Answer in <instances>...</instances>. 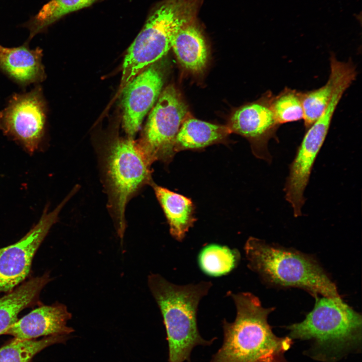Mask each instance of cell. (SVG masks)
<instances>
[{
  "label": "cell",
  "instance_id": "cell-1",
  "mask_svg": "<svg viewBox=\"0 0 362 362\" xmlns=\"http://www.w3.org/2000/svg\"><path fill=\"white\" fill-rule=\"evenodd\" d=\"M235 304L234 321H222L223 343L210 362H288L285 353L292 339L280 337L267 322L274 308H264L258 298L250 292L228 291Z\"/></svg>",
  "mask_w": 362,
  "mask_h": 362
},
{
  "label": "cell",
  "instance_id": "cell-2",
  "mask_svg": "<svg viewBox=\"0 0 362 362\" xmlns=\"http://www.w3.org/2000/svg\"><path fill=\"white\" fill-rule=\"evenodd\" d=\"M149 290L159 309L164 325L168 346V362L189 361L193 349L199 345H209L198 327L197 314L201 299L206 296L212 283L178 285L158 274L147 278Z\"/></svg>",
  "mask_w": 362,
  "mask_h": 362
},
{
  "label": "cell",
  "instance_id": "cell-3",
  "mask_svg": "<svg viewBox=\"0 0 362 362\" xmlns=\"http://www.w3.org/2000/svg\"><path fill=\"white\" fill-rule=\"evenodd\" d=\"M244 250L249 268L268 285L300 288L314 297H340L335 284L309 255L254 237L246 240Z\"/></svg>",
  "mask_w": 362,
  "mask_h": 362
},
{
  "label": "cell",
  "instance_id": "cell-4",
  "mask_svg": "<svg viewBox=\"0 0 362 362\" xmlns=\"http://www.w3.org/2000/svg\"><path fill=\"white\" fill-rule=\"evenodd\" d=\"M314 297V308L305 319L287 327L288 336L313 342L312 355L317 359H338L361 343V316L340 297Z\"/></svg>",
  "mask_w": 362,
  "mask_h": 362
},
{
  "label": "cell",
  "instance_id": "cell-5",
  "mask_svg": "<svg viewBox=\"0 0 362 362\" xmlns=\"http://www.w3.org/2000/svg\"><path fill=\"white\" fill-rule=\"evenodd\" d=\"M108 207L121 241L126 228V206L146 185H151L152 163L132 138L117 137L98 149Z\"/></svg>",
  "mask_w": 362,
  "mask_h": 362
},
{
  "label": "cell",
  "instance_id": "cell-6",
  "mask_svg": "<svg viewBox=\"0 0 362 362\" xmlns=\"http://www.w3.org/2000/svg\"><path fill=\"white\" fill-rule=\"evenodd\" d=\"M203 0H162L150 11L146 21L128 48L122 65L121 87L165 55L185 25L198 20Z\"/></svg>",
  "mask_w": 362,
  "mask_h": 362
},
{
  "label": "cell",
  "instance_id": "cell-7",
  "mask_svg": "<svg viewBox=\"0 0 362 362\" xmlns=\"http://www.w3.org/2000/svg\"><path fill=\"white\" fill-rule=\"evenodd\" d=\"M150 112L142 136L137 144L152 164H168L175 153L174 143L180 126L188 115V107L172 84L161 92Z\"/></svg>",
  "mask_w": 362,
  "mask_h": 362
},
{
  "label": "cell",
  "instance_id": "cell-8",
  "mask_svg": "<svg viewBox=\"0 0 362 362\" xmlns=\"http://www.w3.org/2000/svg\"><path fill=\"white\" fill-rule=\"evenodd\" d=\"M47 114L42 88L37 85L29 92L11 97L0 112V129L32 154L44 140Z\"/></svg>",
  "mask_w": 362,
  "mask_h": 362
},
{
  "label": "cell",
  "instance_id": "cell-9",
  "mask_svg": "<svg viewBox=\"0 0 362 362\" xmlns=\"http://www.w3.org/2000/svg\"><path fill=\"white\" fill-rule=\"evenodd\" d=\"M74 195L70 193L53 211L47 206L38 222L17 242L0 248V293L11 292L28 276L32 261L62 208Z\"/></svg>",
  "mask_w": 362,
  "mask_h": 362
},
{
  "label": "cell",
  "instance_id": "cell-10",
  "mask_svg": "<svg viewBox=\"0 0 362 362\" xmlns=\"http://www.w3.org/2000/svg\"><path fill=\"white\" fill-rule=\"evenodd\" d=\"M332 117V113L326 110L306 130L289 166L284 191L285 199L291 206L295 217L302 215L306 201L304 192L316 157L328 134Z\"/></svg>",
  "mask_w": 362,
  "mask_h": 362
},
{
  "label": "cell",
  "instance_id": "cell-11",
  "mask_svg": "<svg viewBox=\"0 0 362 362\" xmlns=\"http://www.w3.org/2000/svg\"><path fill=\"white\" fill-rule=\"evenodd\" d=\"M272 95L268 91L257 101L238 108L231 116L227 125L231 133L248 140L256 157L268 163L272 162V156L268 142L271 139L278 140L276 133L280 126L271 109Z\"/></svg>",
  "mask_w": 362,
  "mask_h": 362
},
{
  "label": "cell",
  "instance_id": "cell-12",
  "mask_svg": "<svg viewBox=\"0 0 362 362\" xmlns=\"http://www.w3.org/2000/svg\"><path fill=\"white\" fill-rule=\"evenodd\" d=\"M163 81L160 70L150 65L123 88V127L129 137L132 138L140 129L160 94Z\"/></svg>",
  "mask_w": 362,
  "mask_h": 362
},
{
  "label": "cell",
  "instance_id": "cell-13",
  "mask_svg": "<svg viewBox=\"0 0 362 362\" xmlns=\"http://www.w3.org/2000/svg\"><path fill=\"white\" fill-rule=\"evenodd\" d=\"M72 317L67 307L57 303L40 305L15 322L4 334L18 339H33L40 336L70 335L74 332L67 325Z\"/></svg>",
  "mask_w": 362,
  "mask_h": 362
},
{
  "label": "cell",
  "instance_id": "cell-14",
  "mask_svg": "<svg viewBox=\"0 0 362 362\" xmlns=\"http://www.w3.org/2000/svg\"><path fill=\"white\" fill-rule=\"evenodd\" d=\"M42 49H31L26 41L14 47H4L0 53V70L18 84L26 86L44 81Z\"/></svg>",
  "mask_w": 362,
  "mask_h": 362
},
{
  "label": "cell",
  "instance_id": "cell-15",
  "mask_svg": "<svg viewBox=\"0 0 362 362\" xmlns=\"http://www.w3.org/2000/svg\"><path fill=\"white\" fill-rule=\"evenodd\" d=\"M51 280L50 274L45 273L30 279L0 298V335L4 334L18 320L22 311L40 304L41 293Z\"/></svg>",
  "mask_w": 362,
  "mask_h": 362
},
{
  "label": "cell",
  "instance_id": "cell-16",
  "mask_svg": "<svg viewBox=\"0 0 362 362\" xmlns=\"http://www.w3.org/2000/svg\"><path fill=\"white\" fill-rule=\"evenodd\" d=\"M171 48L185 69L196 74L204 71L208 61L209 50L197 20L178 31L173 38Z\"/></svg>",
  "mask_w": 362,
  "mask_h": 362
},
{
  "label": "cell",
  "instance_id": "cell-17",
  "mask_svg": "<svg viewBox=\"0 0 362 362\" xmlns=\"http://www.w3.org/2000/svg\"><path fill=\"white\" fill-rule=\"evenodd\" d=\"M151 186L167 221L170 235L182 242L197 220L193 202L191 199L154 183Z\"/></svg>",
  "mask_w": 362,
  "mask_h": 362
},
{
  "label": "cell",
  "instance_id": "cell-18",
  "mask_svg": "<svg viewBox=\"0 0 362 362\" xmlns=\"http://www.w3.org/2000/svg\"><path fill=\"white\" fill-rule=\"evenodd\" d=\"M230 133L227 126L187 116L175 137L174 151L176 153L186 150H201L211 145L225 143Z\"/></svg>",
  "mask_w": 362,
  "mask_h": 362
},
{
  "label": "cell",
  "instance_id": "cell-19",
  "mask_svg": "<svg viewBox=\"0 0 362 362\" xmlns=\"http://www.w3.org/2000/svg\"><path fill=\"white\" fill-rule=\"evenodd\" d=\"M99 0H49L38 12L23 24L30 32V41L35 35L44 32L48 27L60 19Z\"/></svg>",
  "mask_w": 362,
  "mask_h": 362
},
{
  "label": "cell",
  "instance_id": "cell-20",
  "mask_svg": "<svg viewBox=\"0 0 362 362\" xmlns=\"http://www.w3.org/2000/svg\"><path fill=\"white\" fill-rule=\"evenodd\" d=\"M241 259L239 251L227 246L211 243L204 246L198 255V263L206 275L219 277L231 273Z\"/></svg>",
  "mask_w": 362,
  "mask_h": 362
},
{
  "label": "cell",
  "instance_id": "cell-21",
  "mask_svg": "<svg viewBox=\"0 0 362 362\" xmlns=\"http://www.w3.org/2000/svg\"><path fill=\"white\" fill-rule=\"evenodd\" d=\"M69 335L44 337L39 340L14 338L0 348V362H31L33 358L46 347L64 343Z\"/></svg>",
  "mask_w": 362,
  "mask_h": 362
},
{
  "label": "cell",
  "instance_id": "cell-22",
  "mask_svg": "<svg viewBox=\"0 0 362 362\" xmlns=\"http://www.w3.org/2000/svg\"><path fill=\"white\" fill-rule=\"evenodd\" d=\"M335 82L334 70L330 68L328 79L323 86L308 92H302L304 124L306 130L321 116L332 96Z\"/></svg>",
  "mask_w": 362,
  "mask_h": 362
},
{
  "label": "cell",
  "instance_id": "cell-23",
  "mask_svg": "<svg viewBox=\"0 0 362 362\" xmlns=\"http://www.w3.org/2000/svg\"><path fill=\"white\" fill-rule=\"evenodd\" d=\"M270 106L280 125L303 120L302 92L286 87L278 95L273 94Z\"/></svg>",
  "mask_w": 362,
  "mask_h": 362
},
{
  "label": "cell",
  "instance_id": "cell-24",
  "mask_svg": "<svg viewBox=\"0 0 362 362\" xmlns=\"http://www.w3.org/2000/svg\"><path fill=\"white\" fill-rule=\"evenodd\" d=\"M5 47L0 45V53L3 50Z\"/></svg>",
  "mask_w": 362,
  "mask_h": 362
}]
</instances>
